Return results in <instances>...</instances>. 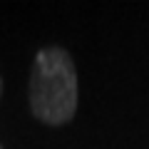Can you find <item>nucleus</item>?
<instances>
[{
	"mask_svg": "<svg viewBox=\"0 0 149 149\" xmlns=\"http://www.w3.org/2000/svg\"><path fill=\"white\" fill-rule=\"evenodd\" d=\"M30 107L45 124H65L77 109V72L62 47L37 52L30 74Z\"/></svg>",
	"mask_w": 149,
	"mask_h": 149,
	"instance_id": "obj_1",
	"label": "nucleus"
},
{
	"mask_svg": "<svg viewBox=\"0 0 149 149\" xmlns=\"http://www.w3.org/2000/svg\"><path fill=\"white\" fill-rule=\"evenodd\" d=\"M0 95H3V80H0Z\"/></svg>",
	"mask_w": 149,
	"mask_h": 149,
	"instance_id": "obj_2",
	"label": "nucleus"
}]
</instances>
